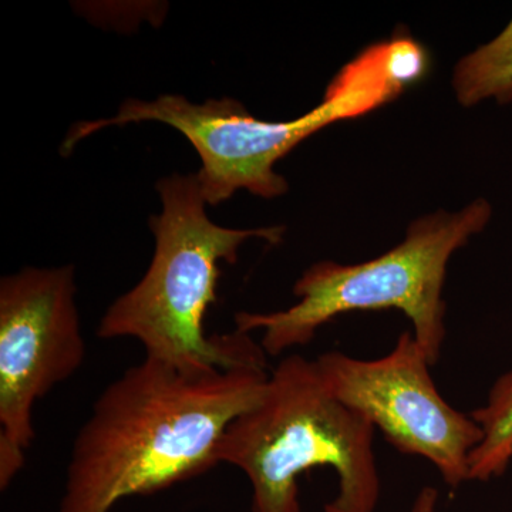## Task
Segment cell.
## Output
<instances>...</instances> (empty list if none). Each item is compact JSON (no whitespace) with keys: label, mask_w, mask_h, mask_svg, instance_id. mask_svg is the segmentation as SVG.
<instances>
[{"label":"cell","mask_w":512,"mask_h":512,"mask_svg":"<svg viewBox=\"0 0 512 512\" xmlns=\"http://www.w3.org/2000/svg\"><path fill=\"white\" fill-rule=\"evenodd\" d=\"M375 430L330 393L315 360L291 355L269 373L261 399L229 424L218 463L247 474L252 512H302L298 478L315 467L338 476L325 512H376Z\"/></svg>","instance_id":"obj_3"},{"label":"cell","mask_w":512,"mask_h":512,"mask_svg":"<svg viewBox=\"0 0 512 512\" xmlns=\"http://www.w3.org/2000/svg\"><path fill=\"white\" fill-rule=\"evenodd\" d=\"M262 367L187 372L148 359L104 389L74 440L57 512H111L207 473L225 430L259 399Z\"/></svg>","instance_id":"obj_1"},{"label":"cell","mask_w":512,"mask_h":512,"mask_svg":"<svg viewBox=\"0 0 512 512\" xmlns=\"http://www.w3.org/2000/svg\"><path fill=\"white\" fill-rule=\"evenodd\" d=\"M453 90L464 107L487 100L512 103V19L500 35L456 64Z\"/></svg>","instance_id":"obj_8"},{"label":"cell","mask_w":512,"mask_h":512,"mask_svg":"<svg viewBox=\"0 0 512 512\" xmlns=\"http://www.w3.org/2000/svg\"><path fill=\"white\" fill-rule=\"evenodd\" d=\"M315 362L330 393L362 413L400 453L429 460L448 487L470 480V456L483 431L443 399L412 332H403L380 359L328 352Z\"/></svg>","instance_id":"obj_7"},{"label":"cell","mask_w":512,"mask_h":512,"mask_svg":"<svg viewBox=\"0 0 512 512\" xmlns=\"http://www.w3.org/2000/svg\"><path fill=\"white\" fill-rule=\"evenodd\" d=\"M491 215L490 202L478 198L460 211L424 215L410 224L397 247L370 261L318 262L293 288L301 301L281 312H239L237 330H262V349L278 356L308 345L323 325L345 313L399 309L412 320L414 339L430 366L436 365L446 339L443 288L448 261L487 227Z\"/></svg>","instance_id":"obj_5"},{"label":"cell","mask_w":512,"mask_h":512,"mask_svg":"<svg viewBox=\"0 0 512 512\" xmlns=\"http://www.w3.org/2000/svg\"><path fill=\"white\" fill-rule=\"evenodd\" d=\"M404 90L394 76L386 40L366 47L343 66L322 103L299 119L266 121L251 116L237 100L194 104L183 96L167 94L154 101H124L117 116L109 120L77 124L63 148L70 153L80 140L104 127L160 121L184 134L201 157L197 178L207 204H221L239 190L271 200L288 191V183L274 167L293 148L330 124L379 109Z\"/></svg>","instance_id":"obj_4"},{"label":"cell","mask_w":512,"mask_h":512,"mask_svg":"<svg viewBox=\"0 0 512 512\" xmlns=\"http://www.w3.org/2000/svg\"><path fill=\"white\" fill-rule=\"evenodd\" d=\"M163 212L151 217L156 251L150 268L100 320V339H136L148 359L187 372L235 367L266 369L262 346L239 332L208 338L204 318L217 303L220 264L237 262L241 245L261 238L276 245L284 227L231 229L214 224L205 212L197 174L173 175L157 184Z\"/></svg>","instance_id":"obj_2"},{"label":"cell","mask_w":512,"mask_h":512,"mask_svg":"<svg viewBox=\"0 0 512 512\" xmlns=\"http://www.w3.org/2000/svg\"><path fill=\"white\" fill-rule=\"evenodd\" d=\"M439 493L434 487H424L414 500L412 512H436Z\"/></svg>","instance_id":"obj_10"},{"label":"cell","mask_w":512,"mask_h":512,"mask_svg":"<svg viewBox=\"0 0 512 512\" xmlns=\"http://www.w3.org/2000/svg\"><path fill=\"white\" fill-rule=\"evenodd\" d=\"M86 357L73 266L25 268L0 282V488L25 467L33 407Z\"/></svg>","instance_id":"obj_6"},{"label":"cell","mask_w":512,"mask_h":512,"mask_svg":"<svg viewBox=\"0 0 512 512\" xmlns=\"http://www.w3.org/2000/svg\"><path fill=\"white\" fill-rule=\"evenodd\" d=\"M483 439L470 456V480L501 477L512 461V372L505 373L488 394L487 403L471 414Z\"/></svg>","instance_id":"obj_9"}]
</instances>
